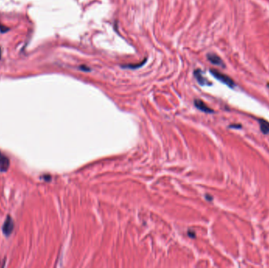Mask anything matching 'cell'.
Returning <instances> with one entry per match:
<instances>
[{
  "instance_id": "cell-12",
  "label": "cell",
  "mask_w": 269,
  "mask_h": 268,
  "mask_svg": "<svg viewBox=\"0 0 269 268\" xmlns=\"http://www.w3.org/2000/svg\"><path fill=\"white\" fill-rule=\"evenodd\" d=\"M268 87H269V84H268Z\"/></svg>"
},
{
  "instance_id": "cell-11",
  "label": "cell",
  "mask_w": 269,
  "mask_h": 268,
  "mask_svg": "<svg viewBox=\"0 0 269 268\" xmlns=\"http://www.w3.org/2000/svg\"><path fill=\"white\" fill-rule=\"evenodd\" d=\"M1 54H2V51H1V48H0V58H1Z\"/></svg>"
},
{
  "instance_id": "cell-1",
  "label": "cell",
  "mask_w": 269,
  "mask_h": 268,
  "mask_svg": "<svg viewBox=\"0 0 269 268\" xmlns=\"http://www.w3.org/2000/svg\"><path fill=\"white\" fill-rule=\"evenodd\" d=\"M210 73L211 74L216 78V80H218L219 81H220L221 83H224V84L228 85L230 87H234V83L232 79L228 76L227 75L224 74V73H220L219 71H216L215 69H211L210 70Z\"/></svg>"
},
{
  "instance_id": "cell-5",
  "label": "cell",
  "mask_w": 269,
  "mask_h": 268,
  "mask_svg": "<svg viewBox=\"0 0 269 268\" xmlns=\"http://www.w3.org/2000/svg\"><path fill=\"white\" fill-rule=\"evenodd\" d=\"M194 105H195V106H196L198 109H200L201 111L205 112V113H213V109L208 107L201 100H195V101H194Z\"/></svg>"
},
{
  "instance_id": "cell-6",
  "label": "cell",
  "mask_w": 269,
  "mask_h": 268,
  "mask_svg": "<svg viewBox=\"0 0 269 268\" xmlns=\"http://www.w3.org/2000/svg\"><path fill=\"white\" fill-rule=\"evenodd\" d=\"M194 76H195V77H196L198 83H199L201 85H203V86H204V85L210 84L209 82L202 76V73H201L199 69H197L196 71L194 72Z\"/></svg>"
},
{
  "instance_id": "cell-4",
  "label": "cell",
  "mask_w": 269,
  "mask_h": 268,
  "mask_svg": "<svg viewBox=\"0 0 269 268\" xmlns=\"http://www.w3.org/2000/svg\"><path fill=\"white\" fill-rule=\"evenodd\" d=\"M207 58L208 60H209L212 64H213V65H219V66H224V62H223L222 60L220 59V58H219V56H217L216 54H209L207 55Z\"/></svg>"
},
{
  "instance_id": "cell-8",
  "label": "cell",
  "mask_w": 269,
  "mask_h": 268,
  "mask_svg": "<svg viewBox=\"0 0 269 268\" xmlns=\"http://www.w3.org/2000/svg\"><path fill=\"white\" fill-rule=\"evenodd\" d=\"M146 61V59H145L144 61H143L142 63H139V65H124L123 68H132V69H134V68H139V67H141L142 65H143L145 64V62Z\"/></svg>"
},
{
  "instance_id": "cell-10",
  "label": "cell",
  "mask_w": 269,
  "mask_h": 268,
  "mask_svg": "<svg viewBox=\"0 0 269 268\" xmlns=\"http://www.w3.org/2000/svg\"><path fill=\"white\" fill-rule=\"evenodd\" d=\"M80 69L82 70V71H85V72H89V71H91V69H90V68H88V67H87V66H80Z\"/></svg>"
},
{
  "instance_id": "cell-2",
  "label": "cell",
  "mask_w": 269,
  "mask_h": 268,
  "mask_svg": "<svg viewBox=\"0 0 269 268\" xmlns=\"http://www.w3.org/2000/svg\"><path fill=\"white\" fill-rule=\"evenodd\" d=\"M13 227H14V225H13V219H12V218L10 215H8L6 221L4 222L3 226H2V232H3L4 234L7 236V237L10 236L12 233V232H13Z\"/></svg>"
},
{
  "instance_id": "cell-9",
  "label": "cell",
  "mask_w": 269,
  "mask_h": 268,
  "mask_svg": "<svg viewBox=\"0 0 269 268\" xmlns=\"http://www.w3.org/2000/svg\"><path fill=\"white\" fill-rule=\"evenodd\" d=\"M8 30H9V28H7V27H6L5 25H1V24H0V31H1L2 33L7 32Z\"/></svg>"
},
{
  "instance_id": "cell-3",
  "label": "cell",
  "mask_w": 269,
  "mask_h": 268,
  "mask_svg": "<svg viewBox=\"0 0 269 268\" xmlns=\"http://www.w3.org/2000/svg\"><path fill=\"white\" fill-rule=\"evenodd\" d=\"M10 167V160L7 156L0 153V172H6Z\"/></svg>"
},
{
  "instance_id": "cell-7",
  "label": "cell",
  "mask_w": 269,
  "mask_h": 268,
  "mask_svg": "<svg viewBox=\"0 0 269 268\" xmlns=\"http://www.w3.org/2000/svg\"><path fill=\"white\" fill-rule=\"evenodd\" d=\"M261 130L264 134H269V122L264 120H259Z\"/></svg>"
}]
</instances>
